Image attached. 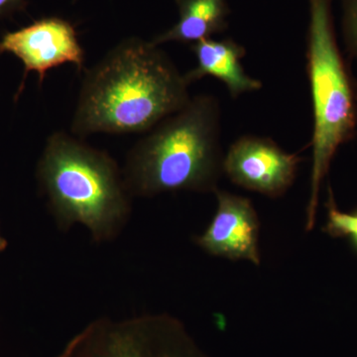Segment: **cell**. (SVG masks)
<instances>
[{"mask_svg":"<svg viewBox=\"0 0 357 357\" xmlns=\"http://www.w3.org/2000/svg\"><path fill=\"white\" fill-rule=\"evenodd\" d=\"M191 98L184 75L160 46L126 39L86 70L70 131L82 138L148 132Z\"/></svg>","mask_w":357,"mask_h":357,"instance_id":"6da1fadb","label":"cell"},{"mask_svg":"<svg viewBox=\"0 0 357 357\" xmlns=\"http://www.w3.org/2000/svg\"><path fill=\"white\" fill-rule=\"evenodd\" d=\"M220 102L192 96L189 102L149 130L129 152L123 178L129 192H215L223 174Z\"/></svg>","mask_w":357,"mask_h":357,"instance_id":"7a4b0ae2","label":"cell"},{"mask_svg":"<svg viewBox=\"0 0 357 357\" xmlns=\"http://www.w3.org/2000/svg\"><path fill=\"white\" fill-rule=\"evenodd\" d=\"M38 176L63 225L84 223L95 238L105 239L128 215L129 192L114 160L74 134H52Z\"/></svg>","mask_w":357,"mask_h":357,"instance_id":"3957f363","label":"cell"},{"mask_svg":"<svg viewBox=\"0 0 357 357\" xmlns=\"http://www.w3.org/2000/svg\"><path fill=\"white\" fill-rule=\"evenodd\" d=\"M307 70L314 114L306 222V230L311 231L324 178L338 148L352 139L357 128L356 91L338 48L333 0H309Z\"/></svg>","mask_w":357,"mask_h":357,"instance_id":"277c9868","label":"cell"},{"mask_svg":"<svg viewBox=\"0 0 357 357\" xmlns=\"http://www.w3.org/2000/svg\"><path fill=\"white\" fill-rule=\"evenodd\" d=\"M57 357L210 356L178 319L163 314L98 319L73 337Z\"/></svg>","mask_w":357,"mask_h":357,"instance_id":"5b68a950","label":"cell"},{"mask_svg":"<svg viewBox=\"0 0 357 357\" xmlns=\"http://www.w3.org/2000/svg\"><path fill=\"white\" fill-rule=\"evenodd\" d=\"M302 160L270 138L244 135L225 154L223 174L243 189L277 199L292 187Z\"/></svg>","mask_w":357,"mask_h":357,"instance_id":"8992f818","label":"cell"},{"mask_svg":"<svg viewBox=\"0 0 357 357\" xmlns=\"http://www.w3.org/2000/svg\"><path fill=\"white\" fill-rule=\"evenodd\" d=\"M13 54L24 65V76L16 96L24 89L30 72L38 74L39 86L49 70L59 66L73 64L83 70L84 51L76 29L69 21L59 17H45L25 27L7 32L0 39V55Z\"/></svg>","mask_w":357,"mask_h":357,"instance_id":"52a82bcc","label":"cell"},{"mask_svg":"<svg viewBox=\"0 0 357 357\" xmlns=\"http://www.w3.org/2000/svg\"><path fill=\"white\" fill-rule=\"evenodd\" d=\"M218 208L197 244L208 255L260 265V220L250 199L217 190Z\"/></svg>","mask_w":357,"mask_h":357,"instance_id":"ba28073f","label":"cell"},{"mask_svg":"<svg viewBox=\"0 0 357 357\" xmlns=\"http://www.w3.org/2000/svg\"><path fill=\"white\" fill-rule=\"evenodd\" d=\"M197 66L184 75L188 84L204 77H213L222 82L232 98L262 89L261 82L249 76L241 60L245 56L243 46L232 39L208 38L191 44Z\"/></svg>","mask_w":357,"mask_h":357,"instance_id":"9c48e42d","label":"cell"},{"mask_svg":"<svg viewBox=\"0 0 357 357\" xmlns=\"http://www.w3.org/2000/svg\"><path fill=\"white\" fill-rule=\"evenodd\" d=\"M178 20L167 31L151 40L160 45L169 42L194 44L225 31L229 25V0H175Z\"/></svg>","mask_w":357,"mask_h":357,"instance_id":"30bf717a","label":"cell"},{"mask_svg":"<svg viewBox=\"0 0 357 357\" xmlns=\"http://www.w3.org/2000/svg\"><path fill=\"white\" fill-rule=\"evenodd\" d=\"M328 220L324 230L335 238H345L349 241L357 252V210L351 213H345L338 210L332 192L328 204Z\"/></svg>","mask_w":357,"mask_h":357,"instance_id":"8fae6325","label":"cell"},{"mask_svg":"<svg viewBox=\"0 0 357 357\" xmlns=\"http://www.w3.org/2000/svg\"><path fill=\"white\" fill-rule=\"evenodd\" d=\"M342 30L347 50L357 60V0H342Z\"/></svg>","mask_w":357,"mask_h":357,"instance_id":"7c38bea8","label":"cell"},{"mask_svg":"<svg viewBox=\"0 0 357 357\" xmlns=\"http://www.w3.org/2000/svg\"><path fill=\"white\" fill-rule=\"evenodd\" d=\"M26 6L25 0H0V20L24 10Z\"/></svg>","mask_w":357,"mask_h":357,"instance_id":"4fadbf2b","label":"cell"},{"mask_svg":"<svg viewBox=\"0 0 357 357\" xmlns=\"http://www.w3.org/2000/svg\"><path fill=\"white\" fill-rule=\"evenodd\" d=\"M7 241L1 236H0V251H3L6 248Z\"/></svg>","mask_w":357,"mask_h":357,"instance_id":"5bb4252c","label":"cell"},{"mask_svg":"<svg viewBox=\"0 0 357 357\" xmlns=\"http://www.w3.org/2000/svg\"><path fill=\"white\" fill-rule=\"evenodd\" d=\"M75 1H76V0H75Z\"/></svg>","mask_w":357,"mask_h":357,"instance_id":"9a60e30c","label":"cell"}]
</instances>
